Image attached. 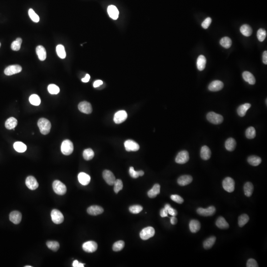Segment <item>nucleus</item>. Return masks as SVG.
<instances>
[{
	"instance_id": "nucleus-1",
	"label": "nucleus",
	"mask_w": 267,
	"mask_h": 267,
	"mask_svg": "<svg viewBox=\"0 0 267 267\" xmlns=\"http://www.w3.org/2000/svg\"><path fill=\"white\" fill-rule=\"evenodd\" d=\"M37 124L42 134L46 135L50 133L51 129V123L48 119L40 118Z\"/></svg>"
},
{
	"instance_id": "nucleus-2",
	"label": "nucleus",
	"mask_w": 267,
	"mask_h": 267,
	"mask_svg": "<svg viewBox=\"0 0 267 267\" xmlns=\"http://www.w3.org/2000/svg\"><path fill=\"white\" fill-rule=\"evenodd\" d=\"M74 147L71 140H63L61 145V151L65 156H69L73 152Z\"/></svg>"
},
{
	"instance_id": "nucleus-3",
	"label": "nucleus",
	"mask_w": 267,
	"mask_h": 267,
	"mask_svg": "<svg viewBox=\"0 0 267 267\" xmlns=\"http://www.w3.org/2000/svg\"><path fill=\"white\" fill-rule=\"evenodd\" d=\"M54 191L58 195H64L67 192V187L64 184L59 180H55L53 183Z\"/></svg>"
},
{
	"instance_id": "nucleus-4",
	"label": "nucleus",
	"mask_w": 267,
	"mask_h": 267,
	"mask_svg": "<svg viewBox=\"0 0 267 267\" xmlns=\"http://www.w3.org/2000/svg\"><path fill=\"white\" fill-rule=\"evenodd\" d=\"M207 119L210 123L215 125L221 124L224 120L223 117L220 114L210 112L207 114Z\"/></svg>"
},
{
	"instance_id": "nucleus-5",
	"label": "nucleus",
	"mask_w": 267,
	"mask_h": 267,
	"mask_svg": "<svg viewBox=\"0 0 267 267\" xmlns=\"http://www.w3.org/2000/svg\"><path fill=\"white\" fill-rule=\"evenodd\" d=\"M51 215L52 221L55 224H60L64 221V216L59 210L53 209Z\"/></svg>"
},
{
	"instance_id": "nucleus-6",
	"label": "nucleus",
	"mask_w": 267,
	"mask_h": 267,
	"mask_svg": "<svg viewBox=\"0 0 267 267\" xmlns=\"http://www.w3.org/2000/svg\"><path fill=\"white\" fill-rule=\"evenodd\" d=\"M235 181L231 177H227L223 181L224 189L229 192H232L235 190Z\"/></svg>"
},
{
	"instance_id": "nucleus-7",
	"label": "nucleus",
	"mask_w": 267,
	"mask_h": 267,
	"mask_svg": "<svg viewBox=\"0 0 267 267\" xmlns=\"http://www.w3.org/2000/svg\"><path fill=\"white\" fill-rule=\"evenodd\" d=\"M154 235H155V230L154 228L152 227H148L144 229L140 232V236L141 239L145 241L152 237Z\"/></svg>"
},
{
	"instance_id": "nucleus-8",
	"label": "nucleus",
	"mask_w": 267,
	"mask_h": 267,
	"mask_svg": "<svg viewBox=\"0 0 267 267\" xmlns=\"http://www.w3.org/2000/svg\"><path fill=\"white\" fill-rule=\"evenodd\" d=\"M82 248L87 253H93L98 249V245L94 241H88L83 244Z\"/></svg>"
},
{
	"instance_id": "nucleus-9",
	"label": "nucleus",
	"mask_w": 267,
	"mask_h": 267,
	"mask_svg": "<svg viewBox=\"0 0 267 267\" xmlns=\"http://www.w3.org/2000/svg\"><path fill=\"white\" fill-rule=\"evenodd\" d=\"M189 153L186 151H181L176 157V162L178 164H184L189 160Z\"/></svg>"
},
{
	"instance_id": "nucleus-10",
	"label": "nucleus",
	"mask_w": 267,
	"mask_h": 267,
	"mask_svg": "<svg viewBox=\"0 0 267 267\" xmlns=\"http://www.w3.org/2000/svg\"><path fill=\"white\" fill-rule=\"evenodd\" d=\"M22 71V67L19 65H11L5 69L4 73L7 76H10L14 74L19 73Z\"/></svg>"
},
{
	"instance_id": "nucleus-11",
	"label": "nucleus",
	"mask_w": 267,
	"mask_h": 267,
	"mask_svg": "<svg viewBox=\"0 0 267 267\" xmlns=\"http://www.w3.org/2000/svg\"><path fill=\"white\" fill-rule=\"evenodd\" d=\"M103 178L107 184L110 186L114 184L116 179L112 172L108 170H105L103 173Z\"/></svg>"
},
{
	"instance_id": "nucleus-12",
	"label": "nucleus",
	"mask_w": 267,
	"mask_h": 267,
	"mask_svg": "<svg viewBox=\"0 0 267 267\" xmlns=\"http://www.w3.org/2000/svg\"><path fill=\"white\" fill-rule=\"evenodd\" d=\"M216 212V208L211 206L206 209L202 208H199L197 209V212L198 214L202 216H211L214 215Z\"/></svg>"
},
{
	"instance_id": "nucleus-13",
	"label": "nucleus",
	"mask_w": 267,
	"mask_h": 267,
	"mask_svg": "<svg viewBox=\"0 0 267 267\" xmlns=\"http://www.w3.org/2000/svg\"><path fill=\"white\" fill-rule=\"evenodd\" d=\"M124 146L127 152H136L140 149V146L134 140H126L124 143Z\"/></svg>"
},
{
	"instance_id": "nucleus-14",
	"label": "nucleus",
	"mask_w": 267,
	"mask_h": 267,
	"mask_svg": "<svg viewBox=\"0 0 267 267\" xmlns=\"http://www.w3.org/2000/svg\"><path fill=\"white\" fill-rule=\"evenodd\" d=\"M127 113L125 111H120L117 112L114 116V121L116 124H120L127 119Z\"/></svg>"
},
{
	"instance_id": "nucleus-15",
	"label": "nucleus",
	"mask_w": 267,
	"mask_h": 267,
	"mask_svg": "<svg viewBox=\"0 0 267 267\" xmlns=\"http://www.w3.org/2000/svg\"><path fill=\"white\" fill-rule=\"evenodd\" d=\"M78 109L82 113L87 114L92 113L93 110L90 103L86 101L81 102L78 105Z\"/></svg>"
},
{
	"instance_id": "nucleus-16",
	"label": "nucleus",
	"mask_w": 267,
	"mask_h": 267,
	"mask_svg": "<svg viewBox=\"0 0 267 267\" xmlns=\"http://www.w3.org/2000/svg\"><path fill=\"white\" fill-rule=\"evenodd\" d=\"M25 184L28 188L31 190H35L39 187V184L35 177L31 176L26 178L25 180Z\"/></svg>"
},
{
	"instance_id": "nucleus-17",
	"label": "nucleus",
	"mask_w": 267,
	"mask_h": 267,
	"mask_svg": "<svg viewBox=\"0 0 267 267\" xmlns=\"http://www.w3.org/2000/svg\"><path fill=\"white\" fill-rule=\"evenodd\" d=\"M10 220L14 224H18L22 221V215L18 211H14L11 212L9 216Z\"/></svg>"
},
{
	"instance_id": "nucleus-18",
	"label": "nucleus",
	"mask_w": 267,
	"mask_h": 267,
	"mask_svg": "<svg viewBox=\"0 0 267 267\" xmlns=\"http://www.w3.org/2000/svg\"><path fill=\"white\" fill-rule=\"evenodd\" d=\"M224 87V84L222 81L215 80L212 82L208 86V89L212 92H217L222 90Z\"/></svg>"
},
{
	"instance_id": "nucleus-19",
	"label": "nucleus",
	"mask_w": 267,
	"mask_h": 267,
	"mask_svg": "<svg viewBox=\"0 0 267 267\" xmlns=\"http://www.w3.org/2000/svg\"><path fill=\"white\" fill-rule=\"evenodd\" d=\"M87 212L89 214L92 216H97L103 212V209L99 206H91L87 209Z\"/></svg>"
},
{
	"instance_id": "nucleus-20",
	"label": "nucleus",
	"mask_w": 267,
	"mask_h": 267,
	"mask_svg": "<svg viewBox=\"0 0 267 267\" xmlns=\"http://www.w3.org/2000/svg\"><path fill=\"white\" fill-rule=\"evenodd\" d=\"M78 181L83 186L88 185L91 181V177L89 175L84 172H81L78 175Z\"/></svg>"
},
{
	"instance_id": "nucleus-21",
	"label": "nucleus",
	"mask_w": 267,
	"mask_h": 267,
	"mask_svg": "<svg viewBox=\"0 0 267 267\" xmlns=\"http://www.w3.org/2000/svg\"><path fill=\"white\" fill-rule=\"evenodd\" d=\"M107 13L112 19L116 20L118 18L119 16V10L115 6H109L107 8Z\"/></svg>"
},
{
	"instance_id": "nucleus-22",
	"label": "nucleus",
	"mask_w": 267,
	"mask_h": 267,
	"mask_svg": "<svg viewBox=\"0 0 267 267\" xmlns=\"http://www.w3.org/2000/svg\"><path fill=\"white\" fill-rule=\"evenodd\" d=\"M192 181V177L189 175H183L178 179V184L180 186H185L189 184Z\"/></svg>"
},
{
	"instance_id": "nucleus-23",
	"label": "nucleus",
	"mask_w": 267,
	"mask_h": 267,
	"mask_svg": "<svg viewBox=\"0 0 267 267\" xmlns=\"http://www.w3.org/2000/svg\"><path fill=\"white\" fill-rule=\"evenodd\" d=\"M36 54L38 58L41 61H44L46 59L47 53L45 48L42 46H38L36 49Z\"/></svg>"
},
{
	"instance_id": "nucleus-24",
	"label": "nucleus",
	"mask_w": 267,
	"mask_h": 267,
	"mask_svg": "<svg viewBox=\"0 0 267 267\" xmlns=\"http://www.w3.org/2000/svg\"><path fill=\"white\" fill-rule=\"evenodd\" d=\"M242 77L246 82H247L250 85H254L256 83V79L253 75L250 72H243L242 73Z\"/></svg>"
},
{
	"instance_id": "nucleus-25",
	"label": "nucleus",
	"mask_w": 267,
	"mask_h": 267,
	"mask_svg": "<svg viewBox=\"0 0 267 267\" xmlns=\"http://www.w3.org/2000/svg\"><path fill=\"white\" fill-rule=\"evenodd\" d=\"M189 227L191 232L196 233L200 229V223L197 220H192L189 222Z\"/></svg>"
},
{
	"instance_id": "nucleus-26",
	"label": "nucleus",
	"mask_w": 267,
	"mask_h": 267,
	"mask_svg": "<svg viewBox=\"0 0 267 267\" xmlns=\"http://www.w3.org/2000/svg\"><path fill=\"white\" fill-rule=\"evenodd\" d=\"M211 155L210 149L207 146H204L201 148L200 151V156L203 160H207L210 159Z\"/></svg>"
},
{
	"instance_id": "nucleus-27",
	"label": "nucleus",
	"mask_w": 267,
	"mask_h": 267,
	"mask_svg": "<svg viewBox=\"0 0 267 267\" xmlns=\"http://www.w3.org/2000/svg\"><path fill=\"white\" fill-rule=\"evenodd\" d=\"M160 192V186L158 184H154L152 188L149 190L148 192V197L150 198H155Z\"/></svg>"
},
{
	"instance_id": "nucleus-28",
	"label": "nucleus",
	"mask_w": 267,
	"mask_h": 267,
	"mask_svg": "<svg viewBox=\"0 0 267 267\" xmlns=\"http://www.w3.org/2000/svg\"><path fill=\"white\" fill-rule=\"evenodd\" d=\"M237 146L236 140L232 138H229L225 143V148L227 151L232 152L235 150Z\"/></svg>"
},
{
	"instance_id": "nucleus-29",
	"label": "nucleus",
	"mask_w": 267,
	"mask_h": 267,
	"mask_svg": "<svg viewBox=\"0 0 267 267\" xmlns=\"http://www.w3.org/2000/svg\"><path fill=\"white\" fill-rule=\"evenodd\" d=\"M206 64V59L205 57L203 55H200L197 58V69L200 71H202L205 69Z\"/></svg>"
},
{
	"instance_id": "nucleus-30",
	"label": "nucleus",
	"mask_w": 267,
	"mask_h": 267,
	"mask_svg": "<svg viewBox=\"0 0 267 267\" xmlns=\"http://www.w3.org/2000/svg\"><path fill=\"white\" fill-rule=\"evenodd\" d=\"M251 106V104L247 103H245V104L241 105V106L238 107V109L237 110L238 115L241 117L245 116V115L246 112H247L248 109L250 108Z\"/></svg>"
},
{
	"instance_id": "nucleus-31",
	"label": "nucleus",
	"mask_w": 267,
	"mask_h": 267,
	"mask_svg": "<svg viewBox=\"0 0 267 267\" xmlns=\"http://www.w3.org/2000/svg\"><path fill=\"white\" fill-rule=\"evenodd\" d=\"M18 125V120L14 117H10L5 122L6 128L8 130L14 129Z\"/></svg>"
},
{
	"instance_id": "nucleus-32",
	"label": "nucleus",
	"mask_w": 267,
	"mask_h": 267,
	"mask_svg": "<svg viewBox=\"0 0 267 267\" xmlns=\"http://www.w3.org/2000/svg\"><path fill=\"white\" fill-rule=\"evenodd\" d=\"M216 225L218 228L221 229H227L229 228V225L223 217H219L217 219Z\"/></svg>"
},
{
	"instance_id": "nucleus-33",
	"label": "nucleus",
	"mask_w": 267,
	"mask_h": 267,
	"mask_svg": "<svg viewBox=\"0 0 267 267\" xmlns=\"http://www.w3.org/2000/svg\"><path fill=\"white\" fill-rule=\"evenodd\" d=\"M240 31L241 34L246 37L250 36L252 34V28L248 24L242 25L240 28Z\"/></svg>"
},
{
	"instance_id": "nucleus-34",
	"label": "nucleus",
	"mask_w": 267,
	"mask_h": 267,
	"mask_svg": "<svg viewBox=\"0 0 267 267\" xmlns=\"http://www.w3.org/2000/svg\"><path fill=\"white\" fill-rule=\"evenodd\" d=\"M253 185L251 182H247L245 184L244 186V192L245 194L247 197H250L252 196V193L253 192Z\"/></svg>"
},
{
	"instance_id": "nucleus-35",
	"label": "nucleus",
	"mask_w": 267,
	"mask_h": 267,
	"mask_svg": "<svg viewBox=\"0 0 267 267\" xmlns=\"http://www.w3.org/2000/svg\"><path fill=\"white\" fill-rule=\"evenodd\" d=\"M248 163L251 165L257 166L261 163L262 160L259 157L257 156H252L249 157L247 159Z\"/></svg>"
},
{
	"instance_id": "nucleus-36",
	"label": "nucleus",
	"mask_w": 267,
	"mask_h": 267,
	"mask_svg": "<svg viewBox=\"0 0 267 267\" xmlns=\"http://www.w3.org/2000/svg\"><path fill=\"white\" fill-rule=\"evenodd\" d=\"M216 240V237L214 236L209 237L203 242V247L205 249H209L214 245Z\"/></svg>"
},
{
	"instance_id": "nucleus-37",
	"label": "nucleus",
	"mask_w": 267,
	"mask_h": 267,
	"mask_svg": "<svg viewBox=\"0 0 267 267\" xmlns=\"http://www.w3.org/2000/svg\"><path fill=\"white\" fill-rule=\"evenodd\" d=\"M14 148L16 152L20 153L24 152L26 151L27 147L24 143L21 142H16L14 144Z\"/></svg>"
},
{
	"instance_id": "nucleus-38",
	"label": "nucleus",
	"mask_w": 267,
	"mask_h": 267,
	"mask_svg": "<svg viewBox=\"0 0 267 267\" xmlns=\"http://www.w3.org/2000/svg\"><path fill=\"white\" fill-rule=\"evenodd\" d=\"M83 156L86 160H90L94 157V152L91 148L86 149L83 152Z\"/></svg>"
},
{
	"instance_id": "nucleus-39",
	"label": "nucleus",
	"mask_w": 267,
	"mask_h": 267,
	"mask_svg": "<svg viewBox=\"0 0 267 267\" xmlns=\"http://www.w3.org/2000/svg\"><path fill=\"white\" fill-rule=\"evenodd\" d=\"M220 44L222 47H223L224 48L229 49L232 46V41L231 39L228 37H225L220 40Z\"/></svg>"
},
{
	"instance_id": "nucleus-40",
	"label": "nucleus",
	"mask_w": 267,
	"mask_h": 267,
	"mask_svg": "<svg viewBox=\"0 0 267 267\" xmlns=\"http://www.w3.org/2000/svg\"><path fill=\"white\" fill-rule=\"evenodd\" d=\"M56 51H57V54L58 56L62 59H64L65 57L67 56L66 52H65V48L64 46L62 45H59L57 46L56 48Z\"/></svg>"
},
{
	"instance_id": "nucleus-41",
	"label": "nucleus",
	"mask_w": 267,
	"mask_h": 267,
	"mask_svg": "<svg viewBox=\"0 0 267 267\" xmlns=\"http://www.w3.org/2000/svg\"><path fill=\"white\" fill-rule=\"evenodd\" d=\"M46 245L50 249L55 252L58 251L59 248V243L55 241H48Z\"/></svg>"
},
{
	"instance_id": "nucleus-42",
	"label": "nucleus",
	"mask_w": 267,
	"mask_h": 267,
	"mask_svg": "<svg viewBox=\"0 0 267 267\" xmlns=\"http://www.w3.org/2000/svg\"><path fill=\"white\" fill-rule=\"evenodd\" d=\"M29 102L30 103L35 106H38L41 103V99L37 95H32L29 97Z\"/></svg>"
},
{
	"instance_id": "nucleus-43",
	"label": "nucleus",
	"mask_w": 267,
	"mask_h": 267,
	"mask_svg": "<svg viewBox=\"0 0 267 267\" xmlns=\"http://www.w3.org/2000/svg\"><path fill=\"white\" fill-rule=\"evenodd\" d=\"M22 39L20 38H18L13 42L11 45V48L13 51H18L21 48V45L22 44Z\"/></svg>"
},
{
	"instance_id": "nucleus-44",
	"label": "nucleus",
	"mask_w": 267,
	"mask_h": 267,
	"mask_svg": "<svg viewBox=\"0 0 267 267\" xmlns=\"http://www.w3.org/2000/svg\"><path fill=\"white\" fill-rule=\"evenodd\" d=\"M129 174L131 177L136 179L139 176H143L144 175V172L142 170L136 171L135 170L134 167H131L129 169Z\"/></svg>"
},
{
	"instance_id": "nucleus-45",
	"label": "nucleus",
	"mask_w": 267,
	"mask_h": 267,
	"mask_svg": "<svg viewBox=\"0 0 267 267\" xmlns=\"http://www.w3.org/2000/svg\"><path fill=\"white\" fill-rule=\"evenodd\" d=\"M249 220V217L247 214H244L241 215L238 218V225L240 227L245 226Z\"/></svg>"
},
{
	"instance_id": "nucleus-46",
	"label": "nucleus",
	"mask_w": 267,
	"mask_h": 267,
	"mask_svg": "<svg viewBox=\"0 0 267 267\" xmlns=\"http://www.w3.org/2000/svg\"><path fill=\"white\" fill-rule=\"evenodd\" d=\"M246 136L249 139H252L256 136V131L253 127H250L247 128L246 131Z\"/></svg>"
},
{
	"instance_id": "nucleus-47",
	"label": "nucleus",
	"mask_w": 267,
	"mask_h": 267,
	"mask_svg": "<svg viewBox=\"0 0 267 267\" xmlns=\"http://www.w3.org/2000/svg\"><path fill=\"white\" fill-rule=\"evenodd\" d=\"M124 246H125V243L123 241H116L114 243V245H113V247H112V249H113V251H116V252L120 251L121 250L123 249Z\"/></svg>"
},
{
	"instance_id": "nucleus-48",
	"label": "nucleus",
	"mask_w": 267,
	"mask_h": 267,
	"mask_svg": "<svg viewBox=\"0 0 267 267\" xmlns=\"http://www.w3.org/2000/svg\"><path fill=\"white\" fill-rule=\"evenodd\" d=\"M257 36L260 42L264 41L267 36V32L264 29L260 28L257 31Z\"/></svg>"
},
{
	"instance_id": "nucleus-49",
	"label": "nucleus",
	"mask_w": 267,
	"mask_h": 267,
	"mask_svg": "<svg viewBox=\"0 0 267 267\" xmlns=\"http://www.w3.org/2000/svg\"><path fill=\"white\" fill-rule=\"evenodd\" d=\"M48 90L51 95H57L59 93L60 90L59 87L55 84H50L48 86Z\"/></svg>"
},
{
	"instance_id": "nucleus-50",
	"label": "nucleus",
	"mask_w": 267,
	"mask_h": 267,
	"mask_svg": "<svg viewBox=\"0 0 267 267\" xmlns=\"http://www.w3.org/2000/svg\"><path fill=\"white\" fill-rule=\"evenodd\" d=\"M113 185H114V191L116 193H118L119 191H121L123 188V183L121 180H116Z\"/></svg>"
},
{
	"instance_id": "nucleus-51",
	"label": "nucleus",
	"mask_w": 267,
	"mask_h": 267,
	"mask_svg": "<svg viewBox=\"0 0 267 267\" xmlns=\"http://www.w3.org/2000/svg\"><path fill=\"white\" fill-rule=\"evenodd\" d=\"M28 14H29V17L33 22H39V20H40L39 16L36 13H35L33 9H29Z\"/></svg>"
},
{
	"instance_id": "nucleus-52",
	"label": "nucleus",
	"mask_w": 267,
	"mask_h": 267,
	"mask_svg": "<svg viewBox=\"0 0 267 267\" xmlns=\"http://www.w3.org/2000/svg\"><path fill=\"white\" fill-rule=\"evenodd\" d=\"M143 207L142 206L139 205H135L131 206L129 208L130 212L133 214H138L140 213L142 210H143Z\"/></svg>"
},
{
	"instance_id": "nucleus-53",
	"label": "nucleus",
	"mask_w": 267,
	"mask_h": 267,
	"mask_svg": "<svg viewBox=\"0 0 267 267\" xmlns=\"http://www.w3.org/2000/svg\"><path fill=\"white\" fill-rule=\"evenodd\" d=\"M164 208L167 210L168 214H169L171 216H177V214H178L177 211L174 209V208H172L171 206L169 204H166L165 205Z\"/></svg>"
},
{
	"instance_id": "nucleus-54",
	"label": "nucleus",
	"mask_w": 267,
	"mask_h": 267,
	"mask_svg": "<svg viewBox=\"0 0 267 267\" xmlns=\"http://www.w3.org/2000/svg\"><path fill=\"white\" fill-rule=\"evenodd\" d=\"M171 199L176 203L179 204H182L184 202L183 198L181 197L180 196H178L177 194H173L171 196Z\"/></svg>"
},
{
	"instance_id": "nucleus-55",
	"label": "nucleus",
	"mask_w": 267,
	"mask_h": 267,
	"mask_svg": "<svg viewBox=\"0 0 267 267\" xmlns=\"http://www.w3.org/2000/svg\"><path fill=\"white\" fill-rule=\"evenodd\" d=\"M212 22V19L210 18H207L203 21L201 24V26L204 29H206L209 27L211 23Z\"/></svg>"
},
{
	"instance_id": "nucleus-56",
	"label": "nucleus",
	"mask_w": 267,
	"mask_h": 267,
	"mask_svg": "<svg viewBox=\"0 0 267 267\" xmlns=\"http://www.w3.org/2000/svg\"><path fill=\"white\" fill-rule=\"evenodd\" d=\"M246 266L247 267H258V265L255 260L253 259H250L247 261Z\"/></svg>"
},
{
	"instance_id": "nucleus-57",
	"label": "nucleus",
	"mask_w": 267,
	"mask_h": 267,
	"mask_svg": "<svg viewBox=\"0 0 267 267\" xmlns=\"http://www.w3.org/2000/svg\"><path fill=\"white\" fill-rule=\"evenodd\" d=\"M160 214L161 217H162V218L167 217L168 214V211L165 208H163L161 210Z\"/></svg>"
},
{
	"instance_id": "nucleus-58",
	"label": "nucleus",
	"mask_w": 267,
	"mask_h": 267,
	"mask_svg": "<svg viewBox=\"0 0 267 267\" xmlns=\"http://www.w3.org/2000/svg\"><path fill=\"white\" fill-rule=\"evenodd\" d=\"M84 264L80 263L77 260H75L73 262V267H84Z\"/></svg>"
},
{
	"instance_id": "nucleus-59",
	"label": "nucleus",
	"mask_w": 267,
	"mask_h": 267,
	"mask_svg": "<svg viewBox=\"0 0 267 267\" xmlns=\"http://www.w3.org/2000/svg\"><path fill=\"white\" fill-rule=\"evenodd\" d=\"M103 84V81L99 80L95 81V82L94 84H93V86H94V88H97V87H99L100 86V85H102Z\"/></svg>"
},
{
	"instance_id": "nucleus-60",
	"label": "nucleus",
	"mask_w": 267,
	"mask_h": 267,
	"mask_svg": "<svg viewBox=\"0 0 267 267\" xmlns=\"http://www.w3.org/2000/svg\"><path fill=\"white\" fill-rule=\"evenodd\" d=\"M263 62L265 64H267V51H264L263 54Z\"/></svg>"
},
{
	"instance_id": "nucleus-61",
	"label": "nucleus",
	"mask_w": 267,
	"mask_h": 267,
	"mask_svg": "<svg viewBox=\"0 0 267 267\" xmlns=\"http://www.w3.org/2000/svg\"><path fill=\"white\" fill-rule=\"evenodd\" d=\"M90 79V76L89 74H87L86 75L85 77L84 78H83V79H82V81L84 82V83H87V82L89 81Z\"/></svg>"
},
{
	"instance_id": "nucleus-62",
	"label": "nucleus",
	"mask_w": 267,
	"mask_h": 267,
	"mask_svg": "<svg viewBox=\"0 0 267 267\" xmlns=\"http://www.w3.org/2000/svg\"><path fill=\"white\" fill-rule=\"evenodd\" d=\"M170 221L171 224L176 225L177 223L178 220L176 218L175 216H173V217L171 218Z\"/></svg>"
},
{
	"instance_id": "nucleus-63",
	"label": "nucleus",
	"mask_w": 267,
	"mask_h": 267,
	"mask_svg": "<svg viewBox=\"0 0 267 267\" xmlns=\"http://www.w3.org/2000/svg\"><path fill=\"white\" fill-rule=\"evenodd\" d=\"M25 267H32V266H25Z\"/></svg>"
},
{
	"instance_id": "nucleus-64",
	"label": "nucleus",
	"mask_w": 267,
	"mask_h": 267,
	"mask_svg": "<svg viewBox=\"0 0 267 267\" xmlns=\"http://www.w3.org/2000/svg\"><path fill=\"white\" fill-rule=\"evenodd\" d=\"M1 44L0 43V47H1Z\"/></svg>"
}]
</instances>
